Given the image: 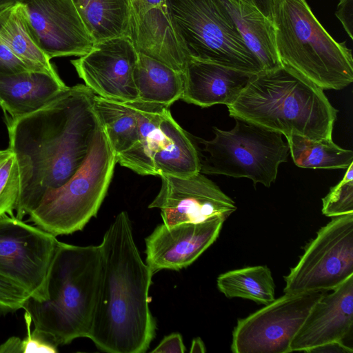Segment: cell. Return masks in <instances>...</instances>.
Returning <instances> with one entry per match:
<instances>
[{
  "label": "cell",
  "instance_id": "obj_1",
  "mask_svg": "<svg viewBox=\"0 0 353 353\" xmlns=\"http://www.w3.org/2000/svg\"><path fill=\"white\" fill-rule=\"evenodd\" d=\"M94 95L85 85L68 86L32 113L17 119L6 116L8 149L15 155L20 174L17 219L29 215L87 159L100 125Z\"/></svg>",
  "mask_w": 353,
  "mask_h": 353
},
{
  "label": "cell",
  "instance_id": "obj_2",
  "mask_svg": "<svg viewBox=\"0 0 353 353\" xmlns=\"http://www.w3.org/2000/svg\"><path fill=\"white\" fill-rule=\"evenodd\" d=\"M101 274L88 335L108 353H144L155 337L150 310L152 273L139 252L128 214L117 215L99 245Z\"/></svg>",
  "mask_w": 353,
  "mask_h": 353
},
{
  "label": "cell",
  "instance_id": "obj_3",
  "mask_svg": "<svg viewBox=\"0 0 353 353\" xmlns=\"http://www.w3.org/2000/svg\"><path fill=\"white\" fill-rule=\"evenodd\" d=\"M230 117L281 133L331 139L337 110L323 90L283 65L254 74L235 101Z\"/></svg>",
  "mask_w": 353,
  "mask_h": 353
},
{
  "label": "cell",
  "instance_id": "obj_4",
  "mask_svg": "<svg viewBox=\"0 0 353 353\" xmlns=\"http://www.w3.org/2000/svg\"><path fill=\"white\" fill-rule=\"evenodd\" d=\"M99 245L59 241L47 280L46 300L30 298L23 306L34 328L57 346L88 338L97 300L101 274Z\"/></svg>",
  "mask_w": 353,
  "mask_h": 353
},
{
  "label": "cell",
  "instance_id": "obj_5",
  "mask_svg": "<svg viewBox=\"0 0 353 353\" xmlns=\"http://www.w3.org/2000/svg\"><path fill=\"white\" fill-rule=\"evenodd\" d=\"M272 23L281 65L323 90H341L353 81L352 50L332 38L305 0H274Z\"/></svg>",
  "mask_w": 353,
  "mask_h": 353
},
{
  "label": "cell",
  "instance_id": "obj_6",
  "mask_svg": "<svg viewBox=\"0 0 353 353\" xmlns=\"http://www.w3.org/2000/svg\"><path fill=\"white\" fill-rule=\"evenodd\" d=\"M164 4L179 44L188 59L252 74L263 70L221 0H165Z\"/></svg>",
  "mask_w": 353,
  "mask_h": 353
},
{
  "label": "cell",
  "instance_id": "obj_7",
  "mask_svg": "<svg viewBox=\"0 0 353 353\" xmlns=\"http://www.w3.org/2000/svg\"><path fill=\"white\" fill-rule=\"evenodd\" d=\"M117 163L101 124L88 157L63 185L48 192L30 214V220L57 236L83 229L96 216Z\"/></svg>",
  "mask_w": 353,
  "mask_h": 353
},
{
  "label": "cell",
  "instance_id": "obj_8",
  "mask_svg": "<svg viewBox=\"0 0 353 353\" xmlns=\"http://www.w3.org/2000/svg\"><path fill=\"white\" fill-rule=\"evenodd\" d=\"M228 131L213 128L214 138L199 139L203 151L200 172L251 179L270 187L276 181L278 168L288 161L290 148L283 134L241 118Z\"/></svg>",
  "mask_w": 353,
  "mask_h": 353
},
{
  "label": "cell",
  "instance_id": "obj_9",
  "mask_svg": "<svg viewBox=\"0 0 353 353\" xmlns=\"http://www.w3.org/2000/svg\"><path fill=\"white\" fill-rule=\"evenodd\" d=\"M353 275V213L335 216L307 245L284 277L285 294L336 288Z\"/></svg>",
  "mask_w": 353,
  "mask_h": 353
},
{
  "label": "cell",
  "instance_id": "obj_10",
  "mask_svg": "<svg viewBox=\"0 0 353 353\" xmlns=\"http://www.w3.org/2000/svg\"><path fill=\"white\" fill-rule=\"evenodd\" d=\"M59 241L16 216L0 217V276L22 287L30 298L47 299V280Z\"/></svg>",
  "mask_w": 353,
  "mask_h": 353
},
{
  "label": "cell",
  "instance_id": "obj_11",
  "mask_svg": "<svg viewBox=\"0 0 353 353\" xmlns=\"http://www.w3.org/2000/svg\"><path fill=\"white\" fill-rule=\"evenodd\" d=\"M325 290L285 294L245 318L232 332L234 353H288L312 306Z\"/></svg>",
  "mask_w": 353,
  "mask_h": 353
},
{
  "label": "cell",
  "instance_id": "obj_12",
  "mask_svg": "<svg viewBox=\"0 0 353 353\" xmlns=\"http://www.w3.org/2000/svg\"><path fill=\"white\" fill-rule=\"evenodd\" d=\"M127 103L137 120L139 141L117 157V163L138 174H158L183 156L190 135L173 119L169 106L140 100Z\"/></svg>",
  "mask_w": 353,
  "mask_h": 353
},
{
  "label": "cell",
  "instance_id": "obj_13",
  "mask_svg": "<svg viewBox=\"0 0 353 353\" xmlns=\"http://www.w3.org/2000/svg\"><path fill=\"white\" fill-rule=\"evenodd\" d=\"M36 45L50 59L81 57L95 41L72 0H18Z\"/></svg>",
  "mask_w": 353,
  "mask_h": 353
},
{
  "label": "cell",
  "instance_id": "obj_14",
  "mask_svg": "<svg viewBox=\"0 0 353 353\" xmlns=\"http://www.w3.org/2000/svg\"><path fill=\"white\" fill-rule=\"evenodd\" d=\"M160 176V190L148 208L159 209L168 227L228 218L236 210L234 201L201 172L185 177Z\"/></svg>",
  "mask_w": 353,
  "mask_h": 353
},
{
  "label": "cell",
  "instance_id": "obj_15",
  "mask_svg": "<svg viewBox=\"0 0 353 353\" xmlns=\"http://www.w3.org/2000/svg\"><path fill=\"white\" fill-rule=\"evenodd\" d=\"M138 57L130 39L119 37L96 42L90 52L71 63L95 94L127 103L139 99L134 81Z\"/></svg>",
  "mask_w": 353,
  "mask_h": 353
},
{
  "label": "cell",
  "instance_id": "obj_16",
  "mask_svg": "<svg viewBox=\"0 0 353 353\" xmlns=\"http://www.w3.org/2000/svg\"><path fill=\"white\" fill-rule=\"evenodd\" d=\"M226 219L158 225L145 239L146 264L152 274L162 270L178 271L193 263L216 240Z\"/></svg>",
  "mask_w": 353,
  "mask_h": 353
},
{
  "label": "cell",
  "instance_id": "obj_17",
  "mask_svg": "<svg viewBox=\"0 0 353 353\" xmlns=\"http://www.w3.org/2000/svg\"><path fill=\"white\" fill-rule=\"evenodd\" d=\"M332 290L312 306L290 343V352H308L332 342L347 345L352 341L353 275Z\"/></svg>",
  "mask_w": 353,
  "mask_h": 353
},
{
  "label": "cell",
  "instance_id": "obj_18",
  "mask_svg": "<svg viewBox=\"0 0 353 353\" xmlns=\"http://www.w3.org/2000/svg\"><path fill=\"white\" fill-rule=\"evenodd\" d=\"M128 37L139 54L184 72L188 58L179 44L165 4L149 6L131 0Z\"/></svg>",
  "mask_w": 353,
  "mask_h": 353
},
{
  "label": "cell",
  "instance_id": "obj_19",
  "mask_svg": "<svg viewBox=\"0 0 353 353\" xmlns=\"http://www.w3.org/2000/svg\"><path fill=\"white\" fill-rule=\"evenodd\" d=\"M254 74L212 62L188 59L181 99L202 108L232 104Z\"/></svg>",
  "mask_w": 353,
  "mask_h": 353
},
{
  "label": "cell",
  "instance_id": "obj_20",
  "mask_svg": "<svg viewBox=\"0 0 353 353\" xmlns=\"http://www.w3.org/2000/svg\"><path fill=\"white\" fill-rule=\"evenodd\" d=\"M67 88L59 77L43 72L0 75V106L5 116L17 119L40 109Z\"/></svg>",
  "mask_w": 353,
  "mask_h": 353
},
{
  "label": "cell",
  "instance_id": "obj_21",
  "mask_svg": "<svg viewBox=\"0 0 353 353\" xmlns=\"http://www.w3.org/2000/svg\"><path fill=\"white\" fill-rule=\"evenodd\" d=\"M247 48L261 63L263 70L281 66L272 21L244 0H221Z\"/></svg>",
  "mask_w": 353,
  "mask_h": 353
},
{
  "label": "cell",
  "instance_id": "obj_22",
  "mask_svg": "<svg viewBox=\"0 0 353 353\" xmlns=\"http://www.w3.org/2000/svg\"><path fill=\"white\" fill-rule=\"evenodd\" d=\"M138 100L170 106L181 99L183 72L139 54L134 70Z\"/></svg>",
  "mask_w": 353,
  "mask_h": 353
},
{
  "label": "cell",
  "instance_id": "obj_23",
  "mask_svg": "<svg viewBox=\"0 0 353 353\" xmlns=\"http://www.w3.org/2000/svg\"><path fill=\"white\" fill-rule=\"evenodd\" d=\"M0 40L30 70L59 77L50 59L32 39L20 3L0 10Z\"/></svg>",
  "mask_w": 353,
  "mask_h": 353
},
{
  "label": "cell",
  "instance_id": "obj_24",
  "mask_svg": "<svg viewBox=\"0 0 353 353\" xmlns=\"http://www.w3.org/2000/svg\"><path fill=\"white\" fill-rule=\"evenodd\" d=\"M96 42L128 37L131 0H72Z\"/></svg>",
  "mask_w": 353,
  "mask_h": 353
},
{
  "label": "cell",
  "instance_id": "obj_25",
  "mask_svg": "<svg viewBox=\"0 0 353 353\" xmlns=\"http://www.w3.org/2000/svg\"><path fill=\"white\" fill-rule=\"evenodd\" d=\"M94 108L116 157L129 151L139 141V128L134 110L128 103L95 94Z\"/></svg>",
  "mask_w": 353,
  "mask_h": 353
},
{
  "label": "cell",
  "instance_id": "obj_26",
  "mask_svg": "<svg viewBox=\"0 0 353 353\" xmlns=\"http://www.w3.org/2000/svg\"><path fill=\"white\" fill-rule=\"evenodd\" d=\"M218 289L228 298L249 299L268 305L275 300V283L271 270L266 265L233 270L220 274Z\"/></svg>",
  "mask_w": 353,
  "mask_h": 353
},
{
  "label": "cell",
  "instance_id": "obj_27",
  "mask_svg": "<svg viewBox=\"0 0 353 353\" xmlns=\"http://www.w3.org/2000/svg\"><path fill=\"white\" fill-rule=\"evenodd\" d=\"M294 164L311 169H347L353 152L343 149L331 139H311L298 134L285 137Z\"/></svg>",
  "mask_w": 353,
  "mask_h": 353
},
{
  "label": "cell",
  "instance_id": "obj_28",
  "mask_svg": "<svg viewBox=\"0 0 353 353\" xmlns=\"http://www.w3.org/2000/svg\"><path fill=\"white\" fill-rule=\"evenodd\" d=\"M20 194V174L15 155L8 148L0 157V217L14 216Z\"/></svg>",
  "mask_w": 353,
  "mask_h": 353
},
{
  "label": "cell",
  "instance_id": "obj_29",
  "mask_svg": "<svg viewBox=\"0 0 353 353\" xmlns=\"http://www.w3.org/2000/svg\"><path fill=\"white\" fill-rule=\"evenodd\" d=\"M322 201V212L327 216L353 213V162L347 167L343 179L330 188Z\"/></svg>",
  "mask_w": 353,
  "mask_h": 353
},
{
  "label": "cell",
  "instance_id": "obj_30",
  "mask_svg": "<svg viewBox=\"0 0 353 353\" xmlns=\"http://www.w3.org/2000/svg\"><path fill=\"white\" fill-rule=\"evenodd\" d=\"M30 298L22 287L0 276V313L14 312L23 308Z\"/></svg>",
  "mask_w": 353,
  "mask_h": 353
},
{
  "label": "cell",
  "instance_id": "obj_31",
  "mask_svg": "<svg viewBox=\"0 0 353 353\" xmlns=\"http://www.w3.org/2000/svg\"><path fill=\"white\" fill-rule=\"evenodd\" d=\"M24 319L27 329V335L22 340V353H57V345L43 332L34 328L30 314L25 310Z\"/></svg>",
  "mask_w": 353,
  "mask_h": 353
},
{
  "label": "cell",
  "instance_id": "obj_32",
  "mask_svg": "<svg viewBox=\"0 0 353 353\" xmlns=\"http://www.w3.org/2000/svg\"><path fill=\"white\" fill-rule=\"evenodd\" d=\"M30 70L9 48L0 40V75H9Z\"/></svg>",
  "mask_w": 353,
  "mask_h": 353
},
{
  "label": "cell",
  "instance_id": "obj_33",
  "mask_svg": "<svg viewBox=\"0 0 353 353\" xmlns=\"http://www.w3.org/2000/svg\"><path fill=\"white\" fill-rule=\"evenodd\" d=\"M185 346L183 337L178 332H173L165 336L159 345L152 350L156 353H184Z\"/></svg>",
  "mask_w": 353,
  "mask_h": 353
},
{
  "label": "cell",
  "instance_id": "obj_34",
  "mask_svg": "<svg viewBox=\"0 0 353 353\" xmlns=\"http://www.w3.org/2000/svg\"><path fill=\"white\" fill-rule=\"evenodd\" d=\"M336 16L350 38H353V0H339Z\"/></svg>",
  "mask_w": 353,
  "mask_h": 353
},
{
  "label": "cell",
  "instance_id": "obj_35",
  "mask_svg": "<svg viewBox=\"0 0 353 353\" xmlns=\"http://www.w3.org/2000/svg\"><path fill=\"white\" fill-rule=\"evenodd\" d=\"M352 348L340 343L332 342L316 347L308 352H345L352 353Z\"/></svg>",
  "mask_w": 353,
  "mask_h": 353
},
{
  "label": "cell",
  "instance_id": "obj_36",
  "mask_svg": "<svg viewBox=\"0 0 353 353\" xmlns=\"http://www.w3.org/2000/svg\"><path fill=\"white\" fill-rule=\"evenodd\" d=\"M257 8L265 17L272 21L274 0H244Z\"/></svg>",
  "mask_w": 353,
  "mask_h": 353
},
{
  "label": "cell",
  "instance_id": "obj_37",
  "mask_svg": "<svg viewBox=\"0 0 353 353\" xmlns=\"http://www.w3.org/2000/svg\"><path fill=\"white\" fill-rule=\"evenodd\" d=\"M0 353H22V340L12 336L0 345Z\"/></svg>",
  "mask_w": 353,
  "mask_h": 353
},
{
  "label": "cell",
  "instance_id": "obj_38",
  "mask_svg": "<svg viewBox=\"0 0 353 353\" xmlns=\"http://www.w3.org/2000/svg\"><path fill=\"white\" fill-rule=\"evenodd\" d=\"M206 351L205 344L200 337L194 338L192 341L190 352H205Z\"/></svg>",
  "mask_w": 353,
  "mask_h": 353
},
{
  "label": "cell",
  "instance_id": "obj_39",
  "mask_svg": "<svg viewBox=\"0 0 353 353\" xmlns=\"http://www.w3.org/2000/svg\"><path fill=\"white\" fill-rule=\"evenodd\" d=\"M149 6H163L165 0H139Z\"/></svg>",
  "mask_w": 353,
  "mask_h": 353
},
{
  "label": "cell",
  "instance_id": "obj_40",
  "mask_svg": "<svg viewBox=\"0 0 353 353\" xmlns=\"http://www.w3.org/2000/svg\"><path fill=\"white\" fill-rule=\"evenodd\" d=\"M18 0H0V10L14 4Z\"/></svg>",
  "mask_w": 353,
  "mask_h": 353
},
{
  "label": "cell",
  "instance_id": "obj_41",
  "mask_svg": "<svg viewBox=\"0 0 353 353\" xmlns=\"http://www.w3.org/2000/svg\"><path fill=\"white\" fill-rule=\"evenodd\" d=\"M5 150H0V157L3 154Z\"/></svg>",
  "mask_w": 353,
  "mask_h": 353
}]
</instances>
